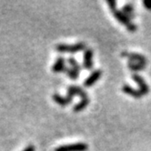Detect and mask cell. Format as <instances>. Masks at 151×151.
I'll return each instance as SVG.
<instances>
[{"instance_id": "cell-1", "label": "cell", "mask_w": 151, "mask_h": 151, "mask_svg": "<svg viewBox=\"0 0 151 151\" xmlns=\"http://www.w3.org/2000/svg\"><path fill=\"white\" fill-rule=\"evenodd\" d=\"M87 47L84 42H78L76 44H58L56 46V50L61 54H76L80 51H84Z\"/></svg>"}, {"instance_id": "cell-2", "label": "cell", "mask_w": 151, "mask_h": 151, "mask_svg": "<svg viewBox=\"0 0 151 151\" xmlns=\"http://www.w3.org/2000/svg\"><path fill=\"white\" fill-rule=\"evenodd\" d=\"M112 13H113V16L115 17V18L118 21V22L127 27V31H129V32L137 31V27L131 22V19L129 18L125 13H123L122 11H119V10H117V9L112 11Z\"/></svg>"}, {"instance_id": "cell-3", "label": "cell", "mask_w": 151, "mask_h": 151, "mask_svg": "<svg viewBox=\"0 0 151 151\" xmlns=\"http://www.w3.org/2000/svg\"><path fill=\"white\" fill-rule=\"evenodd\" d=\"M88 149V145L78 142V143H72L68 145L59 146L57 148H55L54 151H87Z\"/></svg>"}, {"instance_id": "cell-4", "label": "cell", "mask_w": 151, "mask_h": 151, "mask_svg": "<svg viewBox=\"0 0 151 151\" xmlns=\"http://www.w3.org/2000/svg\"><path fill=\"white\" fill-rule=\"evenodd\" d=\"M93 56L94 52L91 48H86L84 50L83 55V68L87 70H92L93 69Z\"/></svg>"}, {"instance_id": "cell-5", "label": "cell", "mask_w": 151, "mask_h": 151, "mask_svg": "<svg viewBox=\"0 0 151 151\" xmlns=\"http://www.w3.org/2000/svg\"><path fill=\"white\" fill-rule=\"evenodd\" d=\"M67 96H70V98H74L75 96H80V98L83 99H87L88 98V93L86 90H84L82 88H80L79 86H75V85H72V86H69L68 88V90H67Z\"/></svg>"}, {"instance_id": "cell-6", "label": "cell", "mask_w": 151, "mask_h": 151, "mask_svg": "<svg viewBox=\"0 0 151 151\" xmlns=\"http://www.w3.org/2000/svg\"><path fill=\"white\" fill-rule=\"evenodd\" d=\"M101 76H102V71L100 69H96V70L92 71V73L84 81V87H86V88L92 87L93 85H95L100 79Z\"/></svg>"}, {"instance_id": "cell-7", "label": "cell", "mask_w": 151, "mask_h": 151, "mask_svg": "<svg viewBox=\"0 0 151 151\" xmlns=\"http://www.w3.org/2000/svg\"><path fill=\"white\" fill-rule=\"evenodd\" d=\"M132 79L137 84L139 90L141 91V93L144 96L147 95L150 92V88L148 87V85L147 84V82L145 81V79L141 77V76H139L137 74H133L132 75Z\"/></svg>"}, {"instance_id": "cell-8", "label": "cell", "mask_w": 151, "mask_h": 151, "mask_svg": "<svg viewBox=\"0 0 151 151\" xmlns=\"http://www.w3.org/2000/svg\"><path fill=\"white\" fill-rule=\"evenodd\" d=\"M121 56L123 58H127L129 61H132V62H139V63H144V64L147 63V58L145 56L141 55V54H138V53H130V52H127V51H124V52H122Z\"/></svg>"}, {"instance_id": "cell-9", "label": "cell", "mask_w": 151, "mask_h": 151, "mask_svg": "<svg viewBox=\"0 0 151 151\" xmlns=\"http://www.w3.org/2000/svg\"><path fill=\"white\" fill-rule=\"evenodd\" d=\"M52 99L58 105H59L61 106H66L71 104V102L73 101V99L70 98V96H62L58 93H54L52 95Z\"/></svg>"}, {"instance_id": "cell-10", "label": "cell", "mask_w": 151, "mask_h": 151, "mask_svg": "<svg viewBox=\"0 0 151 151\" xmlns=\"http://www.w3.org/2000/svg\"><path fill=\"white\" fill-rule=\"evenodd\" d=\"M67 66H66V60L65 58L60 56L57 58V60L54 62L52 66V71L54 73H61L66 71Z\"/></svg>"}, {"instance_id": "cell-11", "label": "cell", "mask_w": 151, "mask_h": 151, "mask_svg": "<svg viewBox=\"0 0 151 151\" xmlns=\"http://www.w3.org/2000/svg\"><path fill=\"white\" fill-rule=\"evenodd\" d=\"M122 91L125 94L132 96V98H134V99H140L144 96L139 89H136L129 85H124L122 87Z\"/></svg>"}, {"instance_id": "cell-12", "label": "cell", "mask_w": 151, "mask_h": 151, "mask_svg": "<svg viewBox=\"0 0 151 151\" xmlns=\"http://www.w3.org/2000/svg\"><path fill=\"white\" fill-rule=\"evenodd\" d=\"M89 102H90V100H89L88 98L81 99L80 102H78V104H76L73 106V111L76 112V113H78V112L83 111L84 109H87V106L89 105Z\"/></svg>"}, {"instance_id": "cell-13", "label": "cell", "mask_w": 151, "mask_h": 151, "mask_svg": "<svg viewBox=\"0 0 151 151\" xmlns=\"http://www.w3.org/2000/svg\"><path fill=\"white\" fill-rule=\"evenodd\" d=\"M147 64L144 63H139V62H132L129 61L127 63V68L133 72H138V71H142L146 68Z\"/></svg>"}, {"instance_id": "cell-14", "label": "cell", "mask_w": 151, "mask_h": 151, "mask_svg": "<svg viewBox=\"0 0 151 151\" xmlns=\"http://www.w3.org/2000/svg\"><path fill=\"white\" fill-rule=\"evenodd\" d=\"M122 12L125 13L130 19H132L133 17H135L134 6H133L132 4H126V5H124L123 7H122Z\"/></svg>"}, {"instance_id": "cell-15", "label": "cell", "mask_w": 151, "mask_h": 151, "mask_svg": "<svg viewBox=\"0 0 151 151\" xmlns=\"http://www.w3.org/2000/svg\"><path fill=\"white\" fill-rule=\"evenodd\" d=\"M65 73H66V75L68 76V77L71 79H77L79 77V73L80 71L75 69V68H72L70 67H67L66 68V71H65Z\"/></svg>"}, {"instance_id": "cell-16", "label": "cell", "mask_w": 151, "mask_h": 151, "mask_svg": "<svg viewBox=\"0 0 151 151\" xmlns=\"http://www.w3.org/2000/svg\"><path fill=\"white\" fill-rule=\"evenodd\" d=\"M68 64H69V67H70V68H75V69H77V70H78V71H81L82 67L80 66V64H79L77 60H76L73 57L69 58L68 60Z\"/></svg>"}, {"instance_id": "cell-17", "label": "cell", "mask_w": 151, "mask_h": 151, "mask_svg": "<svg viewBox=\"0 0 151 151\" xmlns=\"http://www.w3.org/2000/svg\"><path fill=\"white\" fill-rule=\"evenodd\" d=\"M106 3H107V5H109V8L112 10V11H114V10L116 9V2L114 1V0H109Z\"/></svg>"}, {"instance_id": "cell-18", "label": "cell", "mask_w": 151, "mask_h": 151, "mask_svg": "<svg viewBox=\"0 0 151 151\" xmlns=\"http://www.w3.org/2000/svg\"><path fill=\"white\" fill-rule=\"evenodd\" d=\"M145 7L148 10H151V0H145V1L143 2Z\"/></svg>"}, {"instance_id": "cell-19", "label": "cell", "mask_w": 151, "mask_h": 151, "mask_svg": "<svg viewBox=\"0 0 151 151\" xmlns=\"http://www.w3.org/2000/svg\"><path fill=\"white\" fill-rule=\"evenodd\" d=\"M35 150H36V147H35L34 145H28L22 151H35Z\"/></svg>"}]
</instances>
